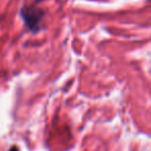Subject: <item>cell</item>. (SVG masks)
Instances as JSON below:
<instances>
[{"mask_svg": "<svg viewBox=\"0 0 151 151\" xmlns=\"http://www.w3.org/2000/svg\"><path fill=\"white\" fill-rule=\"evenodd\" d=\"M9 151H18V149H17V147H13Z\"/></svg>", "mask_w": 151, "mask_h": 151, "instance_id": "1", "label": "cell"}]
</instances>
